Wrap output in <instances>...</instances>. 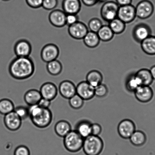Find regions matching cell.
<instances>
[{
    "mask_svg": "<svg viewBox=\"0 0 155 155\" xmlns=\"http://www.w3.org/2000/svg\"><path fill=\"white\" fill-rule=\"evenodd\" d=\"M76 94L84 100L92 99L95 96V87L86 81H83L76 86Z\"/></svg>",
    "mask_w": 155,
    "mask_h": 155,
    "instance_id": "7c38bea8",
    "label": "cell"
},
{
    "mask_svg": "<svg viewBox=\"0 0 155 155\" xmlns=\"http://www.w3.org/2000/svg\"><path fill=\"white\" fill-rule=\"evenodd\" d=\"M4 122L8 130L12 131L19 130L22 125V120L14 111L4 115Z\"/></svg>",
    "mask_w": 155,
    "mask_h": 155,
    "instance_id": "5bb4252c",
    "label": "cell"
},
{
    "mask_svg": "<svg viewBox=\"0 0 155 155\" xmlns=\"http://www.w3.org/2000/svg\"><path fill=\"white\" fill-rule=\"evenodd\" d=\"M39 91L42 98L52 101L57 97L58 89L54 83L48 82L42 85Z\"/></svg>",
    "mask_w": 155,
    "mask_h": 155,
    "instance_id": "ac0fdd59",
    "label": "cell"
},
{
    "mask_svg": "<svg viewBox=\"0 0 155 155\" xmlns=\"http://www.w3.org/2000/svg\"><path fill=\"white\" fill-rule=\"evenodd\" d=\"M135 97L138 101L143 103L151 101L154 96V92L151 87L142 85L134 91Z\"/></svg>",
    "mask_w": 155,
    "mask_h": 155,
    "instance_id": "9a60e30c",
    "label": "cell"
},
{
    "mask_svg": "<svg viewBox=\"0 0 155 155\" xmlns=\"http://www.w3.org/2000/svg\"><path fill=\"white\" fill-rule=\"evenodd\" d=\"M15 108L14 104L11 100L3 98L0 100V114L5 115L13 111Z\"/></svg>",
    "mask_w": 155,
    "mask_h": 155,
    "instance_id": "1f68e13d",
    "label": "cell"
},
{
    "mask_svg": "<svg viewBox=\"0 0 155 155\" xmlns=\"http://www.w3.org/2000/svg\"><path fill=\"white\" fill-rule=\"evenodd\" d=\"M36 127L44 129L49 126L52 122L53 114L50 109L42 108L35 116L30 118Z\"/></svg>",
    "mask_w": 155,
    "mask_h": 155,
    "instance_id": "277c9868",
    "label": "cell"
},
{
    "mask_svg": "<svg viewBox=\"0 0 155 155\" xmlns=\"http://www.w3.org/2000/svg\"><path fill=\"white\" fill-rule=\"evenodd\" d=\"M62 9L66 14H77L81 8L80 0H63Z\"/></svg>",
    "mask_w": 155,
    "mask_h": 155,
    "instance_id": "d6986e66",
    "label": "cell"
},
{
    "mask_svg": "<svg viewBox=\"0 0 155 155\" xmlns=\"http://www.w3.org/2000/svg\"><path fill=\"white\" fill-rule=\"evenodd\" d=\"M58 4V0H43L42 7L45 10H53Z\"/></svg>",
    "mask_w": 155,
    "mask_h": 155,
    "instance_id": "8d00e7d4",
    "label": "cell"
},
{
    "mask_svg": "<svg viewBox=\"0 0 155 155\" xmlns=\"http://www.w3.org/2000/svg\"><path fill=\"white\" fill-rule=\"evenodd\" d=\"M71 130V124L65 120L58 121L54 127V130L56 134L60 137H64Z\"/></svg>",
    "mask_w": 155,
    "mask_h": 155,
    "instance_id": "44dd1931",
    "label": "cell"
},
{
    "mask_svg": "<svg viewBox=\"0 0 155 155\" xmlns=\"http://www.w3.org/2000/svg\"><path fill=\"white\" fill-rule=\"evenodd\" d=\"M14 51L16 57H29L32 51V45L26 39H19L15 43Z\"/></svg>",
    "mask_w": 155,
    "mask_h": 155,
    "instance_id": "4fadbf2b",
    "label": "cell"
},
{
    "mask_svg": "<svg viewBox=\"0 0 155 155\" xmlns=\"http://www.w3.org/2000/svg\"><path fill=\"white\" fill-rule=\"evenodd\" d=\"M150 71L153 79L155 80V65L152 67Z\"/></svg>",
    "mask_w": 155,
    "mask_h": 155,
    "instance_id": "f6af8a7d",
    "label": "cell"
},
{
    "mask_svg": "<svg viewBox=\"0 0 155 155\" xmlns=\"http://www.w3.org/2000/svg\"><path fill=\"white\" fill-rule=\"evenodd\" d=\"M8 71L10 75L13 78L17 80H25L34 74V62L29 57H16L11 62Z\"/></svg>",
    "mask_w": 155,
    "mask_h": 155,
    "instance_id": "6da1fadb",
    "label": "cell"
},
{
    "mask_svg": "<svg viewBox=\"0 0 155 155\" xmlns=\"http://www.w3.org/2000/svg\"><path fill=\"white\" fill-rule=\"evenodd\" d=\"M132 35L134 40L138 43H140L149 36L151 35V29L148 24L141 23L135 26Z\"/></svg>",
    "mask_w": 155,
    "mask_h": 155,
    "instance_id": "9c48e42d",
    "label": "cell"
},
{
    "mask_svg": "<svg viewBox=\"0 0 155 155\" xmlns=\"http://www.w3.org/2000/svg\"><path fill=\"white\" fill-rule=\"evenodd\" d=\"M66 14L63 10L56 9L52 10L49 15V20L54 26L61 28L66 25Z\"/></svg>",
    "mask_w": 155,
    "mask_h": 155,
    "instance_id": "2e32d148",
    "label": "cell"
},
{
    "mask_svg": "<svg viewBox=\"0 0 155 155\" xmlns=\"http://www.w3.org/2000/svg\"><path fill=\"white\" fill-rule=\"evenodd\" d=\"M103 79V76L101 72L94 70L88 73L86 75V81L95 87L102 84Z\"/></svg>",
    "mask_w": 155,
    "mask_h": 155,
    "instance_id": "cb8c5ba5",
    "label": "cell"
},
{
    "mask_svg": "<svg viewBox=\"0 0 155 155\" xmlns=\"http://www.w3.org/2000/svg\"><path fill=\"white\" fill-rule=\"evenodd\" d=\"M102 128L99 124L95 123L92 124L91 127V135L99 136L101 133Z\"/></svg>",
    "mask_w": 155,
    "mask_h": 155,
    "instance_id": "60d3db41",
    "label": "cell"
},
{
    "mask_svg": "<svg viewBox=\"0 0 155 155\" xmlns=\"http://www.w3.org/2000/svg\"><path fill=\"white\" fill-rule=\"evenodd\" d=\"M68 27V32L69 35L77 40L83 39L89 31L87 26L79 21Z\"/></svg>",
    "mask_w": 155,
    "mask_h": 155,
    "instance_id": "30bf717a",
    "label": "cell"
},
{
    "mask_svg": "<svg viewBox=\"0 0 155 155\" xmlns=\"http://www.w3.org/2000/svg\"><path fill=\"white\" fill-rule=\"evenodd\" d=\"M140 79L136 74H132L127 78L126 83V88L130 92H134L139 87L142 86Z\"/></svg>",
    "mask_w": 155,
    "mask_h": 155,
    "instance_id": "f1b7e54d",
    "label": "cell"
},
{
    "mask_svg": "<svg viewBox=\"0 0 155 155\" xmlns=\"http://www.w3.org/2000/svg\"><path fill=\"white\" fill-rule=\"evenodd\" d=\"M108 93V89L106 85L101 84L95 87V95L99 98L106 97Z\"/></svg>",
    "mask_w": 155,
    "mask_h": 155,
    "instance_id": "d590c367",
    "label": "cell"
},
{
    "mask_svg": "<svg viewBox=\"0 0 155 155\" xmlns=\"http://www.w3.org/2000/svg\"><path fill=\"white\" fill-rule=\"evenodd\" d=\"M51 101L49 100L42 98L38 104L42 108L49 109L51 106Z\"/></svg>",
    "mask_w": 155,
    "mask_h": 155,
    "instance_id": "b9f144b4",
    "label": "cell"
},
{
    "mask_svg": "<svg viewBox=\"0 0 155 155\" xmlns=\"http://www.w3.org/2000/svg\"><path fill=\"white\" fill-rule=\"evenodd\" d=\"M136 74L140 79L142 85L144 86H150L154 80L150 70L148 69H142L139 70L136 73Z\"/></svg>",
    "mask_w": 155,
    "mask_h": 155,
    "instance_id": "4316f807",
    "label": "cell"
},
{
    "mask_svg": "<svg viewBox=\"0 0 155 155\" xmlns=\"http://www.w3.org/2000/svg\"><path fill=\"white\" fill-rule=\"evenodd\" d=\"M82 2L87 7H92L98 2V0H81Z\"/></svg>",
    "mask_w": 155,
    "mask_h": 155,
    "instance_id": "7bdbcfd3",
    "label": "cell"
},
{
    "mask_svg": "<svg viewBox=\"0 0 155 155\" xmlns=\"http://www.w3.org/2000/svg\"><path fill=\"white\" fill-rule=\"evenodd\" d=\"M47 63V70L50 75L57 76L62 72L63 66L62 63L58 60H54Z\"/></svg>",
    "mask_w": 155,
    "mask_h": 155,
    "instance_id": "f546056e",
    "label": "cell"
},
{
    "mask_svg": "<svg viewBox=\"0 0 155 155\" xmlns=\"http://www.w3.org/2000/svg\"><path fill=\"white\" fill-rule=\"evenodd\" d=\"M60 54L59 47L54 44H47L43 47L41 52V57L45 63L57 60Z\"/></svg>",
    "mask_w": 155,
    "mask_h": 155,
    "instance_id": "ba28073f",
    "label": "cell"
},
{
    "mask_svg": "<svg viewBox=\"0 0 155 155\" xmlns=\"http://www.w3.org/2000/svg\"><path fill=\"white\" fill-rule=\"evenodd\" d=\"M135 7L136 17L141 19L150 18L154 11V4L149 0H142Z\"/></svg>",
    "mask_w": 155,
    "mask_h": 155,
    "instance_id": "8992f818",
    "label": "cell"
},
{
    "mask_svg": "<svg viewBox=\"0 0 155 155\" xmlns=\"http://www.w3.org/2000/svg\"><path fill=\"white\" fill-rule=\"evenodd\" d=\"M84 139L76 130H71L63 138V145L69 152L77 153L83 148Z\"/></svg>",
    "mask_w": 155,
    "mask_h": 155,
    "instance_id": "3957f363",
    "label": "cell"
},
{
    "mask_svg": "<svg viewBox=\"0 0 155 155\" xmlns=\"http://www.w3.org/2000/svg\"><path fill=\"white\" fill-rule=\"evenodd\" d=\"M43 0H25L27 5L32 8H38L42 7Z\"/></svg>",
    "mask_w": 155,
    "mask_h": 155,
    "instance_id": "ab89813d",
    "label": "cell"
},
{
    "mask_svg": "<svg viewBox=\"0 0 155 155\" xmlns=\"http://www.w3.org/2000/svg\"><path fill=\"white\" fill-rule=\"evenodd\" d=\"M119 7L116 2L107 1L104 3L100 10L101 18L106 22H110L117 18Z\"/></svg>",
    "mask_w": 155,
    "mask_h": 155,
    "instance_id": "5b68a950",
    "label": "cell"
},
{
    "mask_svg": "<svg viewBox=\"0 0 155 155\" xmlns=\"http://www.w3.org/2000/svg\"><path fill=\"white\" fill-rule=\"evenodd\" d=\"M42 98L40 92L35 89H30L24 95V100L29 106L37 104Z\"/></svg>",
    "mask_w": 155,
    "mask_h": 155,
    "instance_id": "ffe728a7",
    "label": "cell"
},
{
    "mask_svg": "<svg viewBox=\"0 0 155 155\" xmlns=\"http://www.w3.org/2000/svg\"><path fill=\"white\" fill-rule=\"evenodd\" d=\"M98 2L104 3L108 1V0H98Z\"/></svg>",
    "mask_w": 155,
    "mask_h": 155,
    "instance_id": "bcb514c9",
    "label": "cell"
},
{
    "mask_svg": "<svg viewBox=\"0 0 155 155\" xmlns=\"http://www.w3.org/2000/svg\"><path fill=\"white\" fill-rule=\"evenodd\" d=\"M97 33L100 41L104 42L111 40L115 35L109 25H103Z\"/></svg>",
    "mask_w": 155,
    "mask_h": 155,
    "instance_id": "83f0119b",
    "label": "cell"
},
{
    "mask_svg": "<svg viewBox=\"0 0 155 155\" xmlns=\"http://www.w3.org/2000/svg\"><path fill=\"white\" fill-rule=\"evenodd\" d=\"M84 100L77 94L69 99L70 106L72 109H79L83 107Z\"/></svg>",
    "mask_w": 155,
    "mask_h": 155,
    "instance_id": "d6a6232c",
    "label": "cell"
},
{
    "mask_svg": "<svg viewBox=\"0 0 155 155\" xmlns=\"http://www.w3.org/2000/svg\"><path fill=\"white\" fill-rule=\"evenodd\" d=\"M2 1H10V0H2Z\"/></svg>",
    "mask_w": 155,
    "mask_h": 155,
    "instance_id": "7dc6e473",
    "label": "cell"
},
{
    "mask_svg": "<svg viewBox=\"0 0 155 155\" xmlns=\"http://www.w3.org/2000/svg\"><path fill=\"white\" fill-rule=\"evenodd\" d=\"M58 91L62 97L69 99L76 94V86L69 80H64L59 84Z\"/></svg>",
    "mask_w": 155,
    "mask_h": 155,
    "instance_id": "e0dca14e",
    "label": "cell"
},
{
    "mask_svg": "<svg viewBox=\"0 0 155 155\" xmlns=\"http://www.w3.org/2000/svg\"><path fill=\"white\" fill-rule=\"evenodd\" d=\"M92 124L89 121L83 120L77 123L75 130L82 137L85 139L91 135Z\"/></svg>",
    "mask_w": 155,
    "mask_h": 155,
    "instance_id": "603a6c76",
    "label": "cell"
},
{
    "mask_svg": "<svg viewBox=\"0 0 155 155\" xmlns=\"http://www.w3.org/2000/svg\"><path fill=\"white\" fill-rule=\"evenodd\" d=\"M136 17V7L132 4L119 6L117 18L126 24L133 22Z\"/></svg>",
    "mask_w": 155,
    "mask_h": 155,
    "instance_id": "52a82bcc",
    "label": "cell"
},
{
    "mask_svg": "<svg viewBox=\"0 0 155 155\" xmlns=\"http://www.w3.org/2000/svg\"><path fill=\"white\" fill-rule=\"evenodd\" d=\"M129 139L131 143L135 146L141 147L145 144L147 138L143 132L136 130Z\"/></svg>",
    "mask_w": 155,
    "mask_h": 155,
    "instance_id": "484cf974",
    "label": "cell"
},
{
    "mask_svg": "<svg viewBox=\"0 0 155 155\" xmlns=\"http://www.w3.org/2000/svg\"><path fill=\"white\" fill-rule=\"evenodd\" d=\"M104 147V142L101 138L91 135L84 139L83 149L86 155H99Z\"/></svg>",
    "mask_w": 155,
    "mask_h": 155,
    "instance_id": "7a4b0ae2",
    "label": "cell"
},
{
    "mask_svg": "<svg viewBox=\"0 0 155 155\" xmlns=\"http://www.w3.org/2000/svg\"><path fill=\"white\" fill-rule=\"evenodd\" d=\"M14 111L22 120H26L29 117L28 107L26 106H17L15 107Z\"/></svg>",
    "mask_w": 155,
    "mask_h": 155,
    "instance_id": "e575fe53",
    "label": "cell"
},
{
    "mask_svg": "<svg viewBox=\"0 0 155 155\" xmlns=\"http://www.w3.org/2000/svg\"><path fill=\"white\" fill-rule=\"evenodd\" d=\"M109 23V26L114 34H120L125 31L126 24L118 18Z\"/></svg>",
    "mask_w": 155,
    "mask_h": 155,
    "instance_id": "4dcf8cb0",
    "label": "cell"
},
{
    "mask_svg": "<svg viewBox=\"0 0 155 155\" xmlns=\"http://www.w3.org/2000/svg\"><path fill=\"white\" fill-rule=\"evenodd\" d=\"M79 21V17L77 14H66V25L68 26L73 25Z\"/></svg>",
    "mask_w": 155,
    "mask_h": 155,
    "instance_id": "f35d334b",
    "label": "cell"
},
{
    "mask_svg": "<svg viewBox=\"0 0 155 155\" xmlns=\"http://www.w3.org/2000/svg\"><path fill=\"white\" fill-rule=\"evenodd\" d=\"M116 3L119 6L131 4L133 0H116Z\"/></svg>",
    "mask_w": 155,
    "mask_h": 155,
    "instance_id": "ee69618b",
    "label": "cell"
},
{
    "mask_svg": "<svg viewBox=\"0 0 155 155\" xmlns=\"http://www.w3.org/2000/svg\"><path fill=\"white\" fill-rule=\"evenodd\" d=\"M103 23L98 18H93L91 19L88 23V28L89 31L97 33L103 26Z\"/></svg>",
    "mask_w": 155,
    "mask_h": 155,
    "instance_id": "836d02e7",
    "label": "cell"
},
{
    "mask_svg": "<svg viewBox=\"0 0 155 155\" xmlns=\"http://www.w3.org/2000/svg\"><path fill=\"white\" fill-rule=\"evenodd\" d=\"M85 45L89 48H95L100 43V40L96 33L89 31L83 39Z\"/></svg>",
    "mask_w": 155,
    "mask_h": 155,
    "instance_id": "d4e9b609",
    "label": "cell"
},
{
    "mask_svg": "<svg viewBox=\"0 0 155 155\" xmlns=\"http://www.w3.org/2000/svg\"><path fill=\"white\" fill-rule=\"evenodd\" d=\"M136 125L131 120L124 119L119 123L118 127V134L124 139H130L136 130Z\"/></svg>",
    "mask_w": 155,
    "mask_h": 155,
    "instance_id": "8fae6325",
    "label": "cell"
},
{
    "mask_svg": "<svg viewBox=\"0 0 155 155\" xmlns=\"http://www.w3.org/2000/svg\"><path fill=\"white\" fill-rule=\"evenodd\" d=\"M14 155H30L29 149L25 145H20L15 150Z\"/></svg>",
    "mask_w": 155,
    "mask_h": 155,
    "instance_id": "74e56055",
    "label": "cell"
},
{
    "mask_svg": "<svg viewBox=\"0 0 155 155\" xmlns=\"http://www.w3.org/2000/svg\"><path fill=\"white\" fill-rule=\"evenodd\" d=\"M141 48L146 54L149 55H155V36H149L141 42Z\"/></svg>",
    "mask_w": 155,
    "mask_h": 155,
    "instance_id": "7402d4cb",
    "label": "cell"
}]
</instances>
